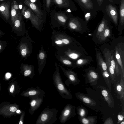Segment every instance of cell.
Segmentation results:
<instances>
[{
	"instance_id": "cell-1",
	"label": "cell",
	"mask_w": 124,
	"mask_h": 124,
	"mask_svg": "<svg viewBox=\"0 0 124 124\" xmlns=\"http://www.w3.org/2000/svg\"><path fill=\"white\" fill-rule=\"evenodd\" d=\"M52 79L54 86L59 95L64 99H72V95L62 80L58 66H57L56 70L53 74Z\"/></svg>"
},
{
	"instance_id": "cell-2",
	"label": "cell",
	"mask_w": 124,
	"mask_h": 124,
	"mask_svg": "<svg viewBox=\"0 0 124 124\" xmlns=\"http://www.w3.org/2000/svg\"><path fill=\"white\" fill-rule=\"evenodd\" d=\"M58 112V110L56 108H46L40 113L35 124H54L57 120Z\"/></svg>"
},
{
	"instance_id": "cell-3",
	"label": "cell",
	"mask_w": 124,
	"mask_h": 124,
	"mask_svg": "<svg viewBox=\"0 0 124 124\" xmlns=\"http://www.w3.org/2000/svg\"><path fill=\"white\" fill-rule=\"evenodd\" d=\"M21 12L23 17L25 19L30 20L32 25L36 28L38 29L43 25L44 21L24 4Z\"/></svg>"
},
{
	"instance_id": "cell-4",
	"label": "cell",
	"mask_w": 124,
	"mask_h": 124,
	"mask_svg": "<svg viewBox=\"0 0 124 124\" xmlns=\"http://www.w3.org/2000/svg\"><path fill=\"white\" fill-rule=\"evenodd\" d=\"M70 15L65 11L52 10L50 13L51 22L58 25H65L69 20Z\"/></svg>"
},
{
	"instance_id": "cell-5",
	"label": "cell",
	"mask_w": 124,
	"mask_h": 124,
	"mask_svg": "<svg viewBox=\"0 0 124 124\" xmlns=\"http://www.w3.org/2000/svg\"><path fill=\"white\" fill-rule=\"evenodd\" d=\"M124 42H119L114 46L115 58L119 66L123 77L124 78Z\"/></svg>"
},
{
	"instance_id": "cell-6",
	"label": "cell",
	"mask_w": 124,
	"mask_h": 124,
	"mask_svg": "<svg viewBox=\"0 0 124 124\" xmlns=\"http://www.w3.org/2000/svg\"><path fill=\"white\" fill-rule=\"evenodd\" d=\"M23 17L20 12L18 15L11 27L12 31L17 36H23L25 32V24L23 19Z\"/></svg>"
},
{
	"instance_id": "cell-7",
	"label": "cell",
	"mask_w": 124,
	"mask_h": 124,
	"mask_svg": "<svg viewBox=\"0 0 124 124\" xmlns=\"http://www.w3.org/2000/svg\"><path fill=\"white\" fill-rule=\"evenodd\" d=\"M76 115L75 107L71 104H68L62 111L59 119L61 123L63 124Z\"/></svg>"
},
{
	"instance_id": "cell-8",
	"label": "cell",
	"mask_w": 124,
	"mask_h": 124,
	"mask_svg": "<svg viewBox=\"0 0 124 124\" xmlns=\"http://www.w3.org/2000/svg\"><path fill=\"white\" fill-rule=\"evenodd\" d=\"M13 0L0 2V16L5 21L10 24L11 4Z\"/></svg>"
},
{
	"instance_id": "cell-9",
	"label": "cell",
	"mask_w": 124,
	"mask_h": 124,
	"mask_svg": "<svg viewBox=\"0 0 124 124\" xmlns=\"http://www.w3.org/2000/svg\"><path fill=\"white\" fill-rule=\"evenodd\" d=\"M20 1L30 8L44 22L45 21L46 16V12L42 10L37 4L31 2L29 0H21Z\"/></svg>"
},
{
	"instance_id": "cell-10",
	"label": "cell",
	"mask_w": 124,
	"mask_h": 124,
	"mask_svg": "<svg viewBox=\"0 0 124 124\" xmlns=\"http://www.w3.org/2000/svg\"><path fill=\"white\" fill-rule=\"evenodd\" d=\"M59 66L67 78L65 81V84L67 86L69 87L70 84L76 85L79 83L80 81L78 78L77 74L75 72L70 69L65 70L60 65Z\"/></svg>"
},
{
	"instance_id": "cell-11",
	"label": "cell",
	"mask_w": 124,
	"mask_h": 124,
	"mask_svg": "<svg viewBox=\"0 0 124 124\" xmlns=\"http://www.w3.org/2000/svg\"><path fill=\"white\" fill-rule=\"evenodd\" d=\"M45 94L44 91L39 86L34 87H31L27 89L21 94L24 97H29L33 96H38L43 98Z\"/></svg>"
},
{
	"instance_id": "cell-12",
	"label": "cell",
	"mask_w": 124,
	"mask_h": 124,
	"mask_svg": "<svg viewBox=\"0 0 124 124\" xmlns=\"http://www.w3.org/2000/svg\"><path fill=\"white\" fill-rule=\"evenodd\" d=\"M30 99L29 103L30 107L29 108V113L31 115L33 114L40 107L42 103L43 98L38 96H33L29 98Z\"/></svg>"
},
{
	"instance_id": "cell-13",
	"label": "cell",
	"mask_w": 124,
	"mask_h": 124,
	"mask_svg": "<svg viewBox=\"0 0 124 124\" xmlns=\"http://www.w3.org/2000/svg\"><path fill=\"white\" fill-rule=\"evenodd\" d=\"M67 23L70 29L80 33L84 32L85 30L77 18L71 17L70 15Z\"/></svg>"
},
{
	"instance_id": "cell-14",
	"label": "cell",
	"mask_w": 124,
	"mask_h": 124,
	"mask_svg": "<svg viewBox=\"0 0 124 124\" xmlns=\"http://www.w3.org/2000/svg\"><path fill=\"white\" fill-rule=\"evenodd\" d=\"M98 87L101 89L102 94L107 103L108 106L113 108L114 105V101L109 89L100 85H99Z\"/></svg>"
},
{
	"instance_id": "cell-15",
	"label": "cell",
	"mask_w": 124,
	"mask_h": 124,
	"mask_svg": "<svg viewBox=\"0 0 124 124\" xmlns=\"http://www.w3.org/2000/svg\"><path fill=\"white\" fill-rule=\"evenodd\" d=\"M18 49L22 59L25 58L29 53V49L26 37L22 38L20 41Z\"/></svg>"
},
{
	"instance_id": "cell-16",
	"label": "cell",
	"mask_w": 124,
	"mask_h": 124,
	"mask_svg": "<svg viewBox=\"0 0 124 124\" xmlns=\"http://www.w3.org/2000/svg\"><path fill=\"white\" fill-rule=\"evenodd\" d=\"M20 69L21 73L25 77H28L31 79L33 78L35 74L33 67L22 63Z\"/></svg>"
},
{
	"instance_id": "cell-17",
	"label": "cell",
	"mask_w": 124,
	"mask_h": 124,
	"mask_svg": "<svg viewBox=\"0 0 124 124\" xmlns=\"http://www.w3.org/2000/svg\"><path fill=\"white\" fill-rule=\"evenodd\" d=\"M52 4H54L59 8L73 10L74 6L71 0H52Z\"/></svg>"
},
{
	"instance_id": "cell-18",
	"label": "cell",
	"mask_w": 124,
	"mask_h": 124,
	"mask_svg": "<svg viewBox=\"0 0 124 124\" xmlns=\"http://www.w3.org/2000/svg\"><path fill=\"white\" fill-rule=\"evenodd\" d=\"M109 59L110 65L114 70L116 75L119 76L122 74L120 68L115 57L114 50L109 49Z\"/></svg>"
},
{
	"instance_id": "cell-19",
	"label": "cell",
	"mask_w": 124,
	"mask_h": 124,
	"mask_svg": "<svg viewBox=\"0 0 124 124\" xmlns=\"http://www.w3.org/2000/svg\"><path fill=\"white\" fill-rule=\"evenodd\" d=\"M75 95L77 98L87 105L94 106L96 104L94 101L83 93L78 92L76 93Z\"/></svg>"
},
{
	"instance_id": "cell-20",
	"label": "cell",
	"mask_w": 124,
	"mask_h": 124,
	"mask_svg": "<svg viewBox=\"0 0 124 124\" xmlns=\"http://www.w3.org/2000/svg\"><path fill=\"white\" fill-rule=\"evenodd\" d=\"M96 50L97 63L101 72L108 71L106 64L103 59L101 53L96 48Z\"/></svg>"
},
{
	"instance_id": "cell-21",
	"label": "cell",
	"mask_w": 124,
	"mask_h": 124,
	"mask_svg": "<svg viewBox=\"0 0 124 124\" xmlns=\"http://www.w3.org/2000/svg\"><path fill=\"white\" fill-rule=\"evenodd\" d=\"M106 10L113 21L116 25H117L118 14L116 8L111 4H109L107 6Z\"/></svg>"
},
{
	"instance_id": "cell-22",
	"label": "cell",
	"mask_w": 124,
	"mask_h": 124,
	"mask_svg": "<svg viewBox=\"0 0 124 124\" xmlns=\"http://www.w3.org/2000/svg\"><path fill=\"white\" fill-rule=\"evenodd\" d=\"M86 76L89 82L91 85H95L97 83L99 76L94 70L92 69L89 70L86 74Z\"/></svg>"
},
{
	"instance_id": "cell-23",
	"label": "cell",
	"mask_w": 124,
	"mask_h": 124,
	"mask_svg": "<svg viewBox=\"0 0 124 124\" xmlns=\"http://www.w3.org/2000/svg\"><path fill=\"white\" fill-rule=\"evenodd\" d=\"M121 78L120 82L117 83L116 86V93L120 99L124 100V78L122 74L120 75Z\"/></svg>"
},
{
	"instance_id": "cell-24",
	"label": "cell",
	"mask_w": 124,
	"mask_h": 124,
	"mask_svg": "<svg viewBox=\"0 0 124 124\" xmlns=\"http://www.w3.org/2000/svg\"><path fill=\"white\" fill-rule=\"evenodd\" d=\"M65 54L67 58L73 60H78L79 58H82L84 56L83 53L81 52L77 51L76 50L69 49L65 52Z\"/></svg>"
},
{
	"instance_id": "cell-25",
	"label": "cell",
	"mask_w": 124,
	"mask_h": 124,
	"mask_svg": "<svg viewBox=\"0 0 124 124\" xmlns=\"http://www.w3.org/2000/svg\"><path fill=\"white\" fill-rule=\"evenodd\" d=\"M111 33L110 29L108 23L98 39L99 42H102L106 40L108 37L110 36Z\"/></svg>"
},
{
	"instance_id": "cell-26",
	"label": "cell",
	"mask_w": 124,
	"mask_h": 124,
	"mask_svg": "<svg viewBox=\"0 0 124 124\" xmlns=\"http://www.w3.org/2000/svg\"><path fill=\"white\" fill-rule=\"evenodd\" d=\"M55 44L58 46L67 45L71 44V39L69 38L60 36L56 38L54 40Z\"/></svg>"
},
{
	"instance_id": "cell-27",
	"label": "cell",
	"mask_w": 124,
	"mask_h": 124,
	"mask_svg": "<svg viewBox=\"0 0 124 124\" xmlns=\"http://www.w3.org/2000/svg\"><path fill=\"white\" fill-rule=\"evenodd\" d=\"M91 58L89 57H85L78 59L75 65L76 67H81L89 64L91 61Z\"/></svg>"
},
{
	"instance_id": "cell-28",
	"label": "cell",
	"mask_w": 124,
	"mask_h": 124,
	"mask_svg": "<svg viewBox=\"0 0 124 124\" xmlns=\"http://www.w3.org/2000/svg\"><path fill=\"white\" fill-rule=\"evenodd\" d=\"M79 118L80 122L83 124H95L97 122V118L95 116Z\"/></svg>"
},
{
	"instance_id": "cell-29",
	"label": "cell",
	"mask_w": 124,
	"mask_h": 124,
	"mask_svg": "<svg viewBox=\"0 0 124 124\" xmlns=\"http://www.w3.org/2000/svg\"><path fill=\"white\" fill-rule=\"evenodd\" d=\"M107 23V20L105 18L101 21L97 28L96 34V36L97 39L103 31Z\"/></svg>"
},
{
	"instance_id": "cell-30",
	"label": "cell",
	"mask_w": 124,
	"mask_h": 124,
	"mask_svg": "<svg viewBox=\"0 0 124 124\" xmlns=\"http://www.w3.org/2000/svg\"><path fill=\"white\" fill-rule=\"evenodd\" d=\"M21 12L20 10H17L13 8L11 5L10 8V25L12 27L14 22L16 19L18 13Z\"/></svg>"
},
{
	"instance_id": "cell-31",
	"label": "cell",
	"mask_w": 124,
	"mask_h": 124,
	"mask_svg": "<svg viewBox=\"0 0 124 124\" xmlns=\"http://www.w3.org/2000/svg\"><path fill=\"white\" fill-rule=\"evenodd\" d=\"M120 24L121 26L124 24V0H121L120 9Z\"/></svg>"
},
{
	"instance_id": "cell-32",
	"label": "cell",
	"mask_w": 124,
	"mask_h": 124,
	"mask_svg": "<svg viewBox=\"0 0 124 124\" xmlns=\"http://www.w3.org/2000/svg\"><path fill=\"white\" fill-rule=\"evenodd\" d=\"M77 110L79 118L85 117L87 113V110L85 108L82 107H78Z\"/></svg>"
},
{
	"instance_id": "cell-33",
	"label": "cell",
	"mask_w": 124,
	"mask_h": 124,
	"mask_svg": "<svg viewBox=\"0 0 124 124\" xmlns=\"http://www.w3.org/2000/svg\"><path fill=\"white\" fill-rule=\"evenodd\" d=\"M42 0L43 8L47 12L49 13L50 10L51 6L52 5V0Z\"/></svg>"
},
{
	"instance_id": "cell-34",
	"label": "cell",
	"mask_w": 124,
	"mask_h": 124,
	"mask_svg": "<svg viewBox=\"0 0 124 124\" xmlns=\"http://www.w3.org/2000/svg\"><path fill=\"white\" fill-rule=\"evenodd\" d=\"M60 60L65 65L71 67H74L75 66V64H73L72 62L67 58H63L61 56L60 58Z\"/></svg>"
},
{
	"instance_id": "cell-35",
	"label": "cell",
	"mask_w": 124,
	"mask_h": 124,
	"mask_svg": "<svg viewBox=\"0 0 124 124\" xmlns=\"http://www.w3.org/2000/svg\"><path fill=\"white\" fill-rule=\"evenodd\" d=\"M85 6L88 9H91L93 8V4L90 0H80Z\"/></svg>"
},
{
	"instance_id": "cell-36",
	"label": "cell",
	"mask_w": 124,
	"mask_h": 124,
	"mask_svg": "<svg viewBox=\"0 0 124 124\" xmlns=\"http://www.w3.org/2000/svg\"><path fill=\"white\" fill-rule=\"evenodd\" d=\"M7 44L6 41L0 40V53H2L5 49Z\"/></svg>"
},
{
	"instance_id": "cell-37",
	"label": "cell",
	"mask_w": 124,
	"mask_h": 124,
	"mask_svg": "<svg viewBox=\"0 0 124 124\" xmlns=\"http://www.w3.org/2000/svg\"><path fill=\"white\" fill-rule=\"evenodd\" d=\"M118 121L117 124L119 123L122 121L124 120V113L123 112V114L120 113L117 116Z\"/></svg>"
},
{
	"instance_id": "cell-38",
	"label": "cell",
	"mask_w": 124,
	"mask_h": 124,
	"mask_svg": "<svg viewBox=\"0 0 124 124\" xmlns=\"http://www.w3.org/2000/svg\"><path fill=\"white\" fill-rule=\"evenodd\" d=\"M39 57L40 60L41 61L45 59L46 55L44 51L40 52L39 54Z\"/></svg>"
},
{
	"instance_id": "cell-39",
	"label": "cell",
	"mask_w": 124,
	"mask_h": 124,
	"mask_svg": "<svg viewBox=\"0 0 124 124\" xmlns=\"http://www.w3.org/2000/svg\"><path fill=\"white\" fill-rule=\"evenodd\" d=\"M104 124H113V121L112 118L111 117L108 118L105 121Z\"/></svg>"
},
{
	"instance_id": "cell-40",
	"label": "cell",
	"mask_w": 124,
	"mask_h": 124,
	"mask_svg": "<svg viewBox=\"0 0 124 124\" xmlns=\"http://www.w3.org/2000/svg\"><path fill=\"white\" fill-rule=\"evenodd\" d=\"M25 115V112L24 111L22 112V114H21L20 119V121L19 122V124H23V123L24 121V117Z\"/></svg>"
},
{
	"instance_id": "cell-41",
	"label": "cell",
	"mask_w": 124,
	"mask_h": 124,
	"mask_svg": "<svg viewBox=\"0 0 124 124\" xmlns=\"http://www.w3.org/2000/svg\"><path fill=\"white\" fill-rule=\"evenodd\" d=\"M14 84H12L11 85L9 89L10 92L11 93H13L14 90Z\"/></svg>"
},
{
	"instance_id": "cell-42",
	"label": "cell",
	"mask_w": 124,
	"mask_h": 124,
	"mask_svg": "<svg viewBox=\"0 0 124 124\" xmlns=\"http://www.w3.org/2000/svg\"><path fill=\"white\" fill-rule=\"evenodd\" d=\"M11 76V74L8 72L5 75L7 79H8L10 78Z\"/></svg>"
},
{
	"instance_id": "cell-43",
	"label": "cell",
	"mask_w": 124,
	"mask_h": 124,
	"mask_svg": "<svg viewBox=\"0 0 124 124\" xmlns=\"http://www.w3.org/2000/svg\"><path fill=\"white\" fill-rule=\"evenodd\" d=\"M5 34V33L0 30V37H2Z\"/></svg>"
},
{
	"instance_id": "cell-44",
	"label": "cell",
	"mask_w": 124,
	"mask_h": 124,
	"mask_svg": "<svg viewBox=\"0 0 124 124\" xmlns=\"http://www.w3.org/2000/svg\"><path fill=\"white\" fill-rule=\"evenodd\" d=\"M103 0H97V2L99 4H101Z\"/></svg>"
},
{
	"instance_id": "cell-45",
	"label": "cell",
	"mask_w": 124,
	"mask_h": 124,
	"mask_svg": "<svg viewBox=\"0 0 124 124\" xmlns=\"http://www.w3.org/2000/svg\"><path fill=\"white\" fill-rule=\"evenodd\" d=\"M120 124H124V120L122 121L120 123Z\"/></svg>"
},
{
	"instance_id": "cell-46",
	"label": "cell",
	"mask_w": 124,
	"mask_h": 124,
	"mask_svg": "<svg viewBox=\"0 0 124 124\" xmlns=\"http://www.w3.org/2000/svg\"><path fill=\"white\" fill-rule=\"evenodd\" d=\"M21 111L20 110H18L16 111V112L17 113H19V112H21Z\"/></svg>"
},
{
	"instance_id": "cell-47",
	"label": "cell",
	"mask_w": 124,
	"mask_h": 124,
	"mask_svg": "<svg viewBox=\"0 0 124 124\" xmlns=\"http://www.w3.org/2000/svg\"><path fill=\"white\" fill-rule=\"evenodd\" d=\"M0 0V2L3 1H4L5 0Z\"/></svg>"
},
{
	"instance_id": "cell-48",
	"label": "cell",
	"mask_w": 124,
	"mask_h": 124,
	"mask_svg": "<svg viewBox=\"0 0 124 124\" xmlns=\"http://www.w3.org/2000/svg\"><path fill=\"white\" fill-rule=\"evenodd\" d=\"M78 2L80 3V0H76Z\"/></svg>"
},
{
	"instance_id": "cell-49",
	"label": "cell",
	"mask_w": 124,
	"mask_h": 124,
	"mask_svg": "<svg viewBox=\"0 0 124 124\" xmlns=\"http://www.w3.org/2000/svg\"><path fill=\"white\" fill-rule=\"evenodd\" d=\"M16 0L17 1H20L21 0Z\"/></svg>"
},
{
	"instance_id": "cell-50",
	"label": "cell",
	"mask_w": 124,
	"mask_h": 124,
	"mask_svg": "<svg viewBox=\"0 0 124 124\" xmlns=\"http://www.w3.org/2000/svg\"></svg>"
}]
</instances>
